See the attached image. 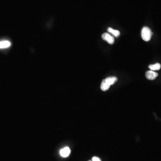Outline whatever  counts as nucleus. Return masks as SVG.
<instances>
[{"mask_svg":"<svg viewBox=\"0 0 161 161\" xmlns=\"http://www.w3.org/2000/svg\"><path fill=\"white\" fill-rule=\"evenodd\" d=\"M152 33L149 27H144L141 30V37L145 41H149L152 36Z\"/></svg>","mask_w":161,"mask_h":161,"instance_id":"1","label":"nucleus"},{"mask_svg":"<svg viewBox=\"0 0 161 161\" xmlns=\"http://www.w3.org/2000/svg\"><path fill=\"white\" fill-rule=\"evenodd\" d=\"M102 37L103 40L107 41V43H109V44H112L114 43L115 39L112 36L107 33H105L103 34L102 35Z\"/></svg>","mask_w":161,"mask_h":161,"instance_id":"2","label":"nucleus"},{"mask_svg":"<svg viewBox=\"0 0 161 161\" xmlns=\"http://www.w3.org/2000/svg\"><path fill=\"white\" fill-rule=\"evenodd\" d=\"M158 74L154 72V71H148L146 73V78L149 80H154L158 77Z\"/></svg>","mask_w":161,"mask_h":161,"instance_id":"3","label":"nucleus"},{"mask_svg":"<svg viewBox=\"0 0 161 161\" xmlns=\"http://www.w3.org/2000/svg\"><path fill=\"white\" fill-rule=\"evenodd\" d=\"M70 153V150L68 147H65L64 149H62L60 151V154L62 157L66 158L69 156Z\"/></svg>","mask_w":161,"mask_h":161,"instance_id":"4","label":"nucleus"},{"mask_svg":"<svg viewBox=\"0 0 161 161\" xmlns=\"http://www.w3.org/2000/svg\"><path fill=\"white\" fill-rule=\"evenodd\" d=\"M11 42L9 41L4 40L0 42V48L1 49L9 48L11 46Z\"/></svg>","mask_w":161,"mask_h":161,"instance_id":"5","label":"nucleus"},{"mask_svg":"<svg viewBox=\"0 0 161 161\" xmlns=\"http://www.w3.org/2000/svg\"><path fill=\"white\" fill-rule=\"evenodd\" d=\"M105 80L108 84L111 86V85L114 84L117 81V78L115 77H110L107 78L105 79Z\"/></svg>","mask_w":161,"mask_h":161,"instance_id":"6","label":"nucleus"},{"mask_svg":"<svg viewBox=\"0 0 161 161\" xmlns=\"http://www.w3.org/2000/svg\"><path fill=\"white\" fill-rule=\"evenodd\" d=\"M110 87V85L106 81V80H103L102 81L101 85V89L103 91H107Z\"/></svg>","mask_w":161,"mask_h":161,"instance_id":"7","label":"nucleus"},{"mask_svg":"<svg viewBox=\"0 0 161 161\" xmlns=\"http://www.w3.org/2000/svg\"><path fill=\"white\" fill-rule=\"evenodd\" d=\"M149 68L151 70H158L161 69V64L159 63H156L154 64H151L149 66Z\"/></svg>","mask_w":161,"mask_h":161,"instance_id":"8","label":"nucleus"},{"mask_svg":"<svg viewBox=\"0 0 161 161\" xmlns=\"http://www.w3.org/2000/svg\"><path fill=\"white\" fill-rule=\"evenodd\" d=\"M107 30H108V32L112 34H113L116 37H117L120 36V32L119 30L113 29L112 28H111V27L108 28Z\"/></svg>","mask_w":161,"mask_h":161,"instance_id":"9","label":"nucleus"},{"mask_svg":"<svg viewBox=\"0 0 161 161\" xmlns=\"http://www.w3.org/2000/svg\"><path fill=\"white\" fill-rule=\"evenodd\" d=\"M92 161H101V160L98 157H94L92 158Z\"/></svg>","mask_w":161,"mask_h":161,"instance_id":"10","label":"nucleus"},{"mask_svg":"<svg viewBox=\"0 0 161 161\" xmlns=\"http://www.w3.org/2000/svg\"></svg>","mask_w":161,"mask_h":161,"instance_id":"11","label":"nucleus"}]
</instances>
